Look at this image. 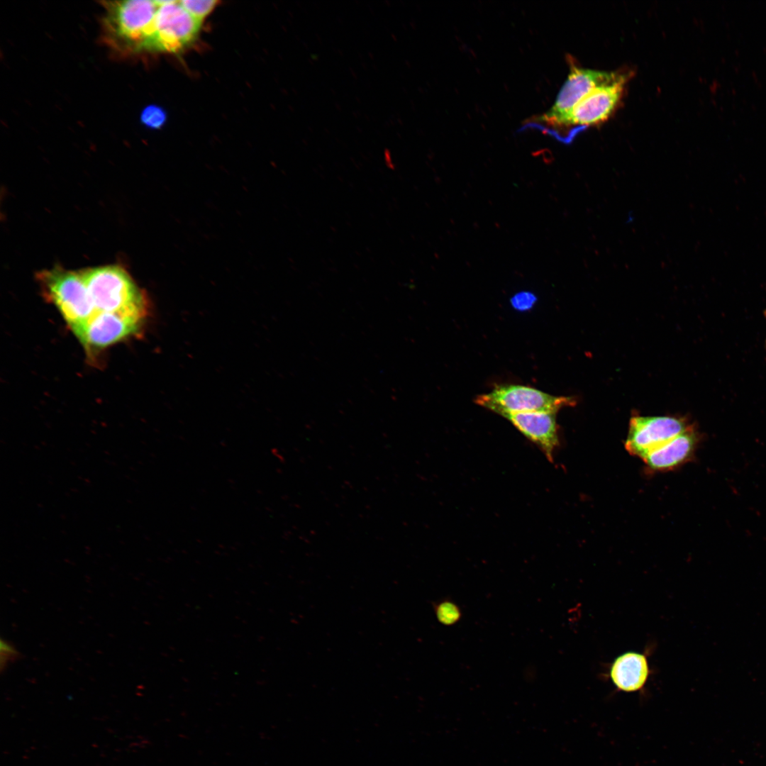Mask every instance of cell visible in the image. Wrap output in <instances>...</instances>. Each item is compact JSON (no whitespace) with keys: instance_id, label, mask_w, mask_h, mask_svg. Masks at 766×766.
Here are the masks:
<instances>
[{"instance_id":"cell-1","label":"cell","mask_w":766,"mask_h":766,"mask_svg":"<svg viewBox=\"0 0 766 766\" xmlns=\"http://www.w3.org/2000/svg\"><path fill=\"white\" fill-rule=\"evenodd\" d=\"M102 40L114 53L131 57L150 52L158 1H102Z\"/></svg>"},{"instance_id":"cell-2","label":"cell","mask_w":766,"mask_h":766,"mask_svg":"<svg viewBox=\"0 0 766 766\" xmlns=\"http://www.w3.org/2000/svg\"><path fill=\"white\" fill-rule=\"evenodd\" d=\"M95 313L110 312L145 320L149 312L146 294L122 267L110 265L80 270Z\"/></svg>"},{"instance_id":"cell-3","label":"cell","mask_w":766,"mask_h":766,"mask_svg":"<svg viewBox=\"0 0 766 766\" xmlns=\"http://www.w3.org/2000/svg\"><path fill=\"white\" fill-rule=\"evenodd\" d=\"M36 278L45 298L57 307L74 333L94 315V309L80 271L55 267L40 271Z\"/></svg>"},{"instance_id":"cell-4","label":"cell","mask_w":766,"mask_h":766,"mask_svg":"<svg viewBox=\"0 0 766 766\" xmlns=\"http://www.w3.org/2000/svg\"><path fill=\"white\" fill-rule=\"evenodd\" d=\"M629 73H620L609 81L596 87L553 128L573 127L571 139L585 128L606 121L613 113L623 94Z\"/></svg>"},{"instance_id":"cell-5","label":"cell","mask_w":766,"mask_h":766,"mask_svg":"<svg viewBox=\"0 0 766 766\" xmlns=\"http://www.w3.org/2000/svg\"><path fill=\"white\" fill-rule=\"evenodd\" d=\"M475 402L502 416L518 412H557L575 404L571 397L555 396L531 387L514 384L498 386L489 393L477 396Z\"/></svg>"},{"instance_id":"cell-6","label":"cell","mask_w":766,"mask_h":766,"mask_svg":"<svg viewBox=\"0 0 766 766\" xmlns=\"http://www.w3.org/2000/svg\"><path fill=\"white\" fill-rule=\"evenodd\" d=\"M158 2L150 52L181 51L196 39L201 22L189 14L179 1Z\"/></svg>"},{"instance_id":"cell-7","label":"cell","mask_w":766,"mask_h":766,"mask_svg":"<svg viewBox=\"0 0 766 766\" xmlns=\"http://www.w3.org/2000/svg\"><path fill=\"white\" fill-rule=\"evenodd\" d=\"M690 428L684 420L677 417L633 416L630 421L625 447L629 453L643 459Z\"/></svg>"},{"instance_id":"cell-8","label":"cell","mask_w":766,"mask_h":766,"mask_svg":"<svg viewBox=\"0 0 766 766\" xmlns=\"http://www.w3.org/2000/svg\"><path fill=\"white\" fill-rule=\"evenodd\" d=\"M144 320L118 313H95L74 335L88 350H101L136 335Z\"/></svg>"},{"instance_id":"cell-9","label":"cell","mask_w":766,"mask_h":766,"mask_svg":"<svg viewBox=\"0 0 766 766\" xmlns=\"http://www.w3.org/2000/svg\"><path fill=\"white\" fill-rule=\"evenodd\" d=\"M618 72H605L573 65L552 107L537 121L554 126L586 94L596 87L614 78Z\"/></svg>"},{"instance_id":"cell-10","label":"cell","mask_w":766,"mask_h":766,"mask_svg":"<svg viewBox=\"0 0 766 766\" xmlns=\"http://www.w3.org/2000/svg\"><path fill=\"white\" fill-rule=\"evenodd\" d=\"M557 412H518L504 415L523 435L537 444L550 460L559 443Z\"/></svg>"},{"instance_id":"cell-11","label":"cell","mask_w":766,"mask_h":766,"mask_svg":"<svg viewBox=\"0 0 766 766\" xmlns=\"http://www.w3.org/2000/svg\"><path fill=\"white\" fill-rule=\"evenodd\" d=\"M699 435L692 428L648 453L643 460L652 470H668L692 458Z\"/></svg>"},{"instance_id":"cell-12","label":"cell","mask_w":766,"mask_h":766,"mask_svg":"<svg viewBox=\"0 0 766 766\" xmlns=\"http://www.w3.org/2000/svg\"><path fill=\"white\" fill-rule=\"evenodd\" d=\"M650 674L648 658L637 652H627L617 657L609 669V677L620 691L633 692L645 684Z\"/></svg>"},{"instance_id":"cell-13","label":"cell","mask_w":766,"mask_h":766,"mask_svg":"<svg viewBox=\"0 0 766 766\" xmlns=\"http://www.w3.org/2000/svg\"><path fill=\"white\" fill-rule=\"evenodd\" d=\"M433 609L436 618L444 626H453L462 617V611L459 606L449 599H444L436 602Z\"/></svg>"},{"instance_id":"cell-14","label":"cell","mask_w":766,"mask_h":766,"mask_svg":"<svg viewBox=\"0 0 766 766\" xmlns=\"http://www.w3.org/2000/svg\"><path fill=\"white\" fill-rule=\"evenodd\" d=\"M217 1H179L181 6L193 17L202 22L203 19L215 8Z\"/></svg>"},{"instance_id":"cell-15","label":"cell","mask_w":766,"mask_h":766,"mask_svg":"<svg viewBox=\"0 0 766 766\" xmlns=\"http://www.w3.org/2000/svg\"><path fill=\"white\" fill-rule=\"evenodd\" d=\"M143 124L151 128H159L165 122L166 113L165 111L155 105L145 107L140 116Z\"/></svg>"},{"instance_id":"cell-16","label":"cell","mask_w":766,"mask_h":766,"mask_svg":"<svg viewBox=\"0 0 766 766\" xmlns=\"http://www.w3.org/2000/svg\"><path fill=\"white\" fill-rule=\"evenodd\" d=\"M18 656L19 653L11 642L3 639L1 640L0 664L1 671L6 670L11 662L18 658Z\"/></svg>"},{"instance_id":"cell-17","label":"cell","mask_w":766,"mask_h":766,"mask_svg":"<svg viewBox=\"0 0 766 766\" xmlns=\"http://www.w3.org/2000/svg\"><path fill=\"white\" fill-rule=\"evenodd\" d=\"M513 306L519 310L531 308L536 301L535 296L529 292H521L511 298Z\"/></svg>"}]
</instances>
